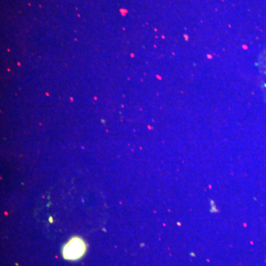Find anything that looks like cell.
Masks as SVG:
<instances>
[{
  "instance_id": "1",
  "label": "cell",
  "mask_w": 266,
  "mask_h": 266,
  "mask_svg": "<svg viewBox=\"0 0 266 266\" xmlns=\"http://www.w3.org/2000/svg\"><path fill=\"white\" fill-rule=\"evenodd\" d=\"M86 244L82 239L73 237L63 248L62 255L68 260H76L83 256L86 251Z\"/></svg>"
},
{
  "instance_id": "2",
  "label": "cell",
  "mask_w": 266,
  "mask_h": 266,
  "mask_svg": "<svg viewBox=\"0 0 266 266\" xmlns=\"http://www.w3.org/2000/svg\"><path fill=\"white\" fill-rule=\"evenodd\" d=\"M259 70L261 75L262 89L266 95V50L262 53L259 61Z\"/></svg>"
}]
</instances>
